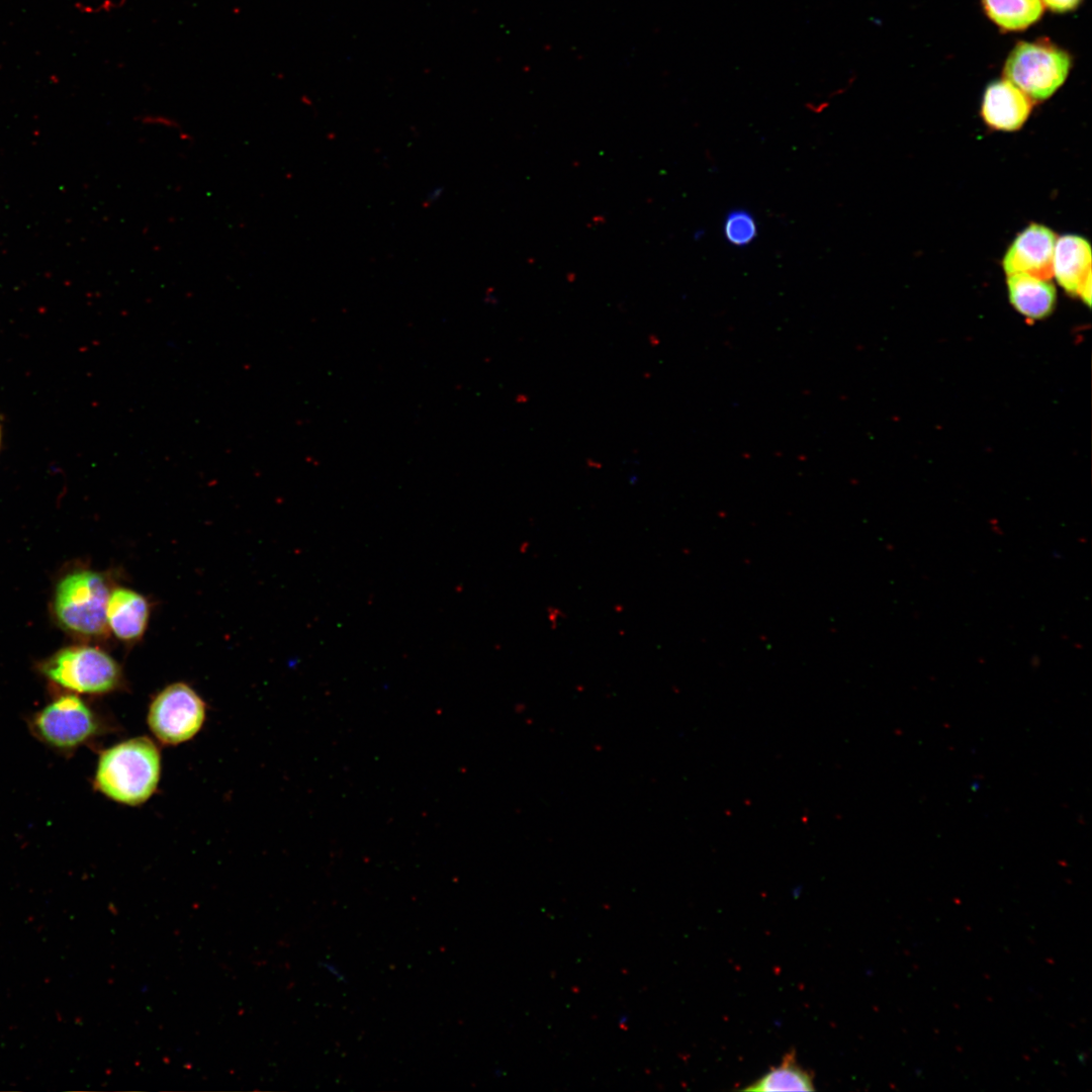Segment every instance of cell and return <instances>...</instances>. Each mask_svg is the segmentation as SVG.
I'll return each instance as SVG.
<instances>
[{
	"label": "cell",
	"instance_id": "cell-16",
	"mask_svg": "<svg viewBox=\"0 0 1092 1092\" xmlns=\"http://www.w3.org/2000/svg\"><path fill=\"white\" fill-rule=\"evenodd\" d=\"M1052 11L1064 13L1076 9L1082 0H1041Z\"/></svg>",
	"mask_w": 1092,
	"mask_h": 1092
},
{
	"label": "cell",
	"instance_id": "cell-14",
	"mask_svg": "<svg viewBox=\"0 0 1092 1092\" xmlns=\"http://www.w3.org/2000/svg\"><path fill=\"white\" fill-rule=\"evenodd\" d=\"M723 235L726 241L736 247L751 244L757 236L754 216L746 209L729 211L723 222Z\"/></svg>",
	"mask_w": 1092,
	"mask_h": 1092
},
{
	"label": "cell",
	"instance_id": "cell-10",
	"mask_svg": "<svg viewBox=\"0 0 1092 1092\" xmlns=\"http://www.w3.org/2000/svg\"><path fill=\"white\" fill-rule=\"evenodd\" d=\"M1006 284L1011 305L1025 318L1039 321L1054 311L1057 290L1050 279L1010 274L1007 275Z\"/></svg>",
	"mask_w": 1092,
	"mask_h": 1092
},
{
	"label": "cell",
	"instance_id": "cell-18",
	"mask_svg": "<svg viewBox=\"0 0 1092 1092\" xmlns=\"http://www.w3.org/2000/svg\"><path fill=\"white\" fill-rule=\"evenodd\" d=\"M0 444H1V427H0Z\"/></svg>",
	"mask_w": 1092,
	"mask_h": 1092
},
{
	"label": "cell",
	"instance_id": "cell-17",
	"mask_svg": "<svg viewBox=\"0 0 1092 1092\" xmlns=\"http://www.w3.org/2000/svg\"><path fill=\"white\" fill-rule=\"evenodd\" d=\"M323 967L329 974H331L338 981H340V982L345 981L344 974L334 964L329 963V962H324Z\"/></svg>",
	"mask_w": 1092,
	"mask_h": 1092
},
{
	"label": "cell",
	"instance_id": "cell-15",
	"mask_svg": "<svg viewBox=\"0 0 1092 1092\" xmlns=\"http://www.w3.org/2000/svg\"><path fill=\"white\" fill-rule=\"evenodd\" d=\"M141 122L144 124L160 125L163 127L179 128V124L173 118L161 114H144Z\"/></svg>",
	"mask_w": 1092,
	"mask_h": 1092
},
{
	"label": "cell",
	"instance_id": "cell-12",
	"mask_svg": "<svg viewBox=\"0 0 1092 1092\" xmlns=\"http://www.w3.org/2000/svg\"><path fill=\"white\" fill-rule=\"evenodd\" d=\"M745 1091H814L812 1075L796 1060L794 1051L786 1054L777 1067L749 1084Z\"/></svg>",
	"mask_w": 1092,
	"mask_h": 1092
},
{
	"label": "cell",
	"instance_id": "cell-3",
	"mask_svg": "<svg viewBox=\"0 0 1092 1092\" xmlns=\"http://www.w3.org/2000/svg\"><path fill=\"white\" fill-rule=\"evenodd\" d=\"M1072 60L1046 39L1019 41L1006 59L1003 74L1031 100L1051 97L1066 81Z\"/></svg>",
	"mask_w": 1092,
	"mask_h": 1092
},
{
	"label": "cell",
	"instance_id": "cell-6",
	"mask_svg": "<svg viewBox=\"0 0 1092 1092\" xmlns=\"http://www.w3.org/2000/svg\"><path fill=\"white\" fill-rule=\"evenodd\" d=\"M206 716L202 699L189 686L175 682L162 690L152 701L148 725L163 744L176 745L193 738Z\"/></svg>",
	"mask_w": 1092,
	"mask_h": 1092
},
{
	"label": "cell",
	"instance_id": "cell-13",
	"mask_svg": "<svg viewBox=\"0 0 1092 1092\" xmlns=\"http://www.w3.org/2000/svg\"><path fill=\"white\" fill-rule=\"evenodd\" d=\"M982 5L987 16L1005 31L1029 27L1043 11L1041 0H982Z\"/></svg>",
	"mask_w": 1092,
	"mask_h": 1092
},
{
	"label": "cell",
	"instance_id": "cell-7",
	"mask_svg": "<svg viewBox=\"0 0 1092 1092\" xmlns=\"http://www.w3.org/2000/svg\"><path fill=\"white\" fill-rule=\"evenodd\" d=\"M1056 234L1048 226L1030 223L1021 231L1003 256L1006 275L1027 274L1041 279L1053 277Z\"/></svg>",
	"mask_w": 1092,
	"mask_h": 1092
},
{
	"label": "cell",
	"instance_id": "cell-9",
	"mask_svg": "<svg viewBox=\"0 0 1092 1092\" xmlns=\"http://www.w3.org/2000/svg\"><path fill=\"white\" fill-rule=\"evenodd\" d=\"M1091 247L1078 235H1064L1057 239L1053 257V276L1060 286L1071 295L1091 284Z\"/></svg>",
	"mask_w": 1092,
	"mask_h": 1092
},
{
	"label": "cell",
	"instance_id": "cell-2",
	"mask_svg": "<svg viewBox=\"0 0 1092 1092\" xmlns=\"http://www.w3.org/2000/svg\"><path fill=\"white\" fill-rule=\"evenodd\" d=\"M27 726L39 742L64 754L89 743L105 728L100 715L74 693L53 698L29 715Z\"/></svg>",
	"mask_w": 1092,
	"mask_h": 1092
},
{
	"label": "cell",
	"instance_id": "cell-11",
	"mask_svg": "<svg viewBox=\"0 0 1092 1092\" xmlns=\"http://www.w3.org/2000/svg\"><path fill=\"white\" fill-rule=\"evenodd\" d=\"M148 618L149 606L140 594L120 587L109 595L106 608L107 625L119 639H139L145 632Z\"/></svg>",
	"mask_w": 1092,
	"mask_h": 1092
},
{
	"label": "cell",
	"instance_id": "cell-1",
	"mask_svg": "<svg viewBox=\"0 0 1092 1092\" xmlns=\"http://www.w3.org/2000/svg\"><path fill=\"white\" fill-rule=\"evenodd\" d=\"M161 776V755L148 737H134L112 745L98 757L93 785L108 799L136 806L155 793Z\"/></svg>",
	"mask_w": 1092,
	"mask_h": 1092
},
{
	"label": "cell",
	"instance_id": "cell-8",
	"mask_svg": "<svg viewBox=\"0 0 1092 1092\" xmlns=\"http://www.w3.org/2000/svg\"><path fill=\"white\" fill-rule=\"evenodd\" d=\"M1032 100L1015 85L1004 80L991 82L985 89L981 115L993 129L1013 131L1028 118Z\"/></svg>",
	"mask_w": 1092,
	"mask_h": 1092
},
{
	"label": "cell",
	"instance_id": "cell-5",
	"mask_svg": "<svg viewBox=\"0 0 1092 1092\" xmlns=\"http://www.w3.org/2000/svg\"><path fill=\"white\" fill-rule=\"evenodd\" d=\"M40 672L57 688L74 694H106L121 682L116 661L91 646H72L58 651L40 665Z\"/></svg>",
	"mask_w": 1092,
	"mask_h": 1092
},
{
	"label": "cell",
	"instance_id": "cell-4",
	"mask_svg": "<svg viewBox=\"0 0 1092 1092\" xmlns=\"http://www.w3.org/2000/svg\"><path fill=\"white\" fill-rule=\"evenodd\" d=\"M108 586L103 576L91 570H79L64 576L57 584L54 611L64 629L85 635L100 636L107 631Z\"/></svg>",
	"mask_w": 1092,
	"mask_h": 1092
}]
</instances>
